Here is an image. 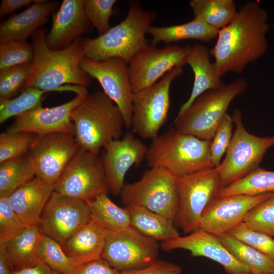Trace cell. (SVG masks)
Wrapping results in <instances>:
<instances>
[{
  "label": "cell",
  "mask_w": 274,
  "mask_h": 274,
  "mask_svg": "<svg viewBox=\"0 0 274 274\" xmlns=\"http://www.w3.org/2000/svg\"><path fill=\"white\" fill-rule=\"evenodd\" d=\"M270 26L267 12L257 2L245 4L233 20L219 30L210 50L220 75L242 73L263 55L268 47L266 34Z\"/></svg>",
  "instance_id": "6da1fadb"
},
{
  "label": "cell",
  "mask_w": 274,
  "mask_h": 274,
  "mask_svg": "<svg viewBox=\"0 0 274 274\" xmlns=\"http://www.w3.org/2000/svg\"><path fill=\"white\" fill-rule=\"evenodd\" d=\"M46 30L40 28L32 36L33 58L29 75L21 90L29 87L52 91L88 93L86 87L91 78L81 67L84 56L81 39L65 48L53 50L46 44Z\"/></svg>",
  "instance_id": "7a4b0ae2"
},
{
  "label": "cell",
  "mask_w": 274,
  "mask_h": 274,
  "mask_svg": "<svg viewBox=\"0 0 274 274\" xmlns=\"http://www.w3.org/2000/svg\"><path fill=\"white\" fill-rule=\"evenodd\" d=\"M71 119L79 147L98 154L111 142L120 139L125 127L120 110L101 91L85 95L73 109Z\"/></svg>",
  "instance_id": "3957f363"
},
{
  "label": "cell",
  "mask_w": 274,
  "mask_h": 274,
  "mask_svg": "<svg viewBox=\"0 0 274 274\" xmlns=\"http://www.w3.org/2000/svg\"><path fill=\"white\" fill-rule=\"evenodd\" d=\"M156 15L136 3L131 4L127 16L119 24L97 37L81 40L84 57L95 61L120 58L128 63L150 44L146 35Z\"/></svg>",
  "instance_id": "277c9868"
},
{
  "label": "cell",
  "mask_w": 274,
  "mask_h": 274,
  "mask_svg": "<svg viewBox=\"0 0 274 274\" xmlns=\"http://www.w3.org/2000/svg\"><path fill=\"white\" fill-rule=\"evenodd\" d=\"M211 143L172 128L152 140L146 156L147 165L166 169L176 177L215 167Z\"/></svg>",
  "instance_id": "5b68a950"
},
{
  "label": "cell",
  "mask_w": 274,
  "mask_h": 274,
  "mask_svg": "<svg viewBox=\"0 0 274 274\" xmlns=\"http://www.w3.org/2000/svg\"><path fill=\"white\" fill-rule=\"evenodd\" d=\"M248 87L247 81L241 78L203 92L187 109L178 113L174 127L180 132L211 141L231 102Z\"/></svg>",
  "instance_id": "8992f818"
},
{
  "label": "cell",
  "mask_w": 274,
  "mask_h": 274,
  "mask_svg": "<svg viewBox=\"0 0 274 274\" xmlns=\"http://www.w3.org/2000/svg\"><path fill=\"white\" fill-rule=\"evenodd\" d=\"M220 165L177 177L174 222L186 234L198 229L201 215L220 189Z\"/></svg>",
  "instance_id": "52a82bcc"
},
{
  "label": "cell",
  "mask_w": 274,
  "mask_h": 274,
  "mask_svg": "<svg viewBox=\"0 0 274 274\" xmlns=\"http://www.w3.org/2000/svg\"><path fill=\"white\" fill-rule=\"evenodd\" d=\"M232 117L235 129L225 158L220 164V188L259 167L267 151L274 146V135L260 137L246 130L239 110H234Z\"/></svg>",
  "instance_id": "ba28073f"
},
{
  "label": "cell",
  "mask_w": 274,
  "mask_h": 274,
  "mask_svg": "<svg viewBox=\"0 0 274 274\" xmlns=\"http://www.w3.org/2000/svg\"><path fill=\"white\" fill-rule=\"evenodd\" d=\"M183 71V66L176 67L154 84L133 93L131 125L133 132L151 140L158 135L170 108L172 83Z\"/></svg>",
  "instance_id": "9c48e42d"
},
{
  "label": "cell",
  "mask_w": 274,
  "mask_h": 274,
  "mask_svg": "<svg viewBox=\"0 0 274 274\" xmlns=\"http://www.w3.org/2000/svg\"><path fill=\"white\" fill-rule=\"evenodd\" d=\"M177 177L159 167H151L138 181L125 184L120 196L125 207L138 205L175 221Z\"/></svg>",
  "instance_id": "30bf717a"
},
{
  "label": "cell",
  "mask_w": 274,
  "mask_h": 274,
  "mask_svg": "<svg viewBox=\"0 0 274 274\" xmlns=\"http://www.w3.org/2000/svg\"><path fill=\"white\" fill-rule=\"evenodd\" d=\"M54 191L85 201L108 194L101 156L79 148L62 171Z\"/></svg>",
  "instance_id": "8fae6325"
},
{
  "label": "cell",
  "mask_w": 274,
  "mask_h": 274,
  "mask_svg": "<svg viewBox=\"0 0 274 274\" xmlns=\"http://www.w3.org/2000/svg\"><path fill=\"white\" fill-rule=\"evenodd\" d=\"M159 245L131 226L118 231L108 232L101 255L120 272L147 266L157 259Z\"/></svg>",
  "instance_id": "7c38bea8"
},
{
  "label": "cell",
  "mask_w": 274,
  "mask_h": 274,
  "mask_svg": "<svg viewBox=\"0 0 274 274\" xmlns=\"http://www.w3.org/2000/svg\"><path fill=\"white\" fill-rule=\"evenodd\" d=\"M156 46L150 43L128 62L133 93L152 86L175 67L186 64L190 46Z\"/></svg>",
  "instance_id": "4fadbf2b"
},
{
  "label": "cell",
  "mask_w": 274,
  "mask_h": 274,
  "mask_svg": "<svg viewBox=\"0 0 274 274\" xmlns=\"http://www.w3.org/2000/svg\"><path fill=\"white\" fill-rule=\"evenodd\" d=\"M91 219L86 201L53 191L41 214L38 227L42 234L63 246L78 229Z\"/></svg>",
  "instance_id": "5bb4252c"
},
{
  "label": "cell",
  "mask_w": 274,
  "mask_h": 274,
  "mask_svg": "<svg viewBox=\"0 0 274 274\" xmlns=\"http://www.w3.org/2000/svg\"><path fill=\"white\" fill-rule=\"evenodd\" d=\"M80 65L91 78L98 81L103 92L120 110L125 127L131 128L133 92L128 63L120 58L95 61L84 56Z\"/></svg>",
  "instance_id": "9a60e30c"
},
{
  "label": "cell",
  "mask_w": 274,
  "mask_h": 274,
  "mask_svg": "<svg viewBox=\"0 0 274 274\" xmlns=\"http://www.w3.org/2000/svg\"><path fill=\"white\" fill-rule=\"evenodd\" d=\"M79 148L72 133L58 132L38 136L28 152L35 163L36 177L55 184Z\"/></svg>",
  "instance_id": "2e32d148"
},
{
  "label": "cell",
  "mask_w": 274,
  "mask_h": 274,
  "mask_svg": "<svg viewBox=\"0 0 274 274\" xmlns=\"http://www.w3.org/2000/svg\"><path fill=\"white\" fill-rule=\"evenodd\" d=\"M147 146L133 132L114 140L104 148L101 157L109 192L120 195L125 175L133 165L138 166L146 158Z\"/></svg>",
  "instance_id": "e0dca14e"
},
{
  "label": "cell",
  "mask_w": 274,
  "mask_h": 274,
  "mask_svg": "<svg viewBox=\"0 0 274 274\" xmlns=\"http://www.w3.org/2000/svg\"><path fill=\"white\" fill-rule=\"evenodd\" d=\"M271 193L215 197L203 211L199 228L215 235L229 232L243 222L246 214Z\"/></svg>",
  "instance_id": "ac0fdd59"
},
{
  "label": "cell",
  "mask_w": 274,
  "mask_h": 274,
  "mask_svg": "<svg viewBox=\"0 0 274 274\" xmlns=\"http://www.w3.org/2000/svg\"><path fill=\"white\" fill-rule=\"evenodd\" d=\"M86 95L76 94L68 101L53 107L44 108L41 105L15 117L6 131L29 132L38 136L58 132L74 134L72 112Z\"/></svg>",
  "instance_id": "d6986e66"
},
{
  "label": "cell",
  "mask_w": 274,
  "mask_h": 274,
  "mask_svg": "<svg viewBox=\"0 0 274 274\" xmlns=\"http://www.w3.org/2000/svg\"><path fill=\"white\" fill-rule=\"evenodd\" d=\"M160 248L164 251L185 250L193 257L207 258L220 264L228 274L250 271L230 253L217 235L201 228L162 242Z\"/></svg>",
  "instance_id": "ffe728a7"
},
{
  "label": "cell",
  "mask_w": 274,
  "mask_h": 274,
  "mask_svg": "<svg viewBox=\"0 0 274 274\" xmlns=\"http://www.w3.org/2000/svg\"><path fill=\"white\" fill-rule=\"evenodd\" d=\"M52 23L45 41L51 50L66 48L86 32L91 23L85 11L84 0H63L52 16Z\"/></svg>",
  "instance_id": "44dd1931"
},
{
  "label": "cell",
  "mask_w": 274,
  "mask_h": 274,
  "mask_svg": "<svg viewBox=\"0 0 274 274\" xmlns=\"http://www.w3.org/2000/svg\"><path fill=\"white\" fill-rule=\"evenodd\" d=\"M57 6L55 1L35 0L22 12L15 14L0 24V43L26 41L53 14Z\"/></svg>",
  "instance_id": "7402d4cb"
},
{
  "label": "cell",
  "mask_w": 274,
  "mask_h": 274,
  "mask_svg": "<svg viewBox=\"0 0 274 274\" xmlns=\"http://www.w3.org/2000/svg\"><path fill=\"white\" fill-rule=\"evenodd\" d=\"M55 185L35 177L8 196L12 208L24 224L38 226Z\"/></svg>",
  "instance_id": "603a6c76"
},
{
  "label": "cell",
  "mask_w": 274,
  "mask_h": 274,
  "mask_svg": "<svg viewBox=\"0 0 274 274\" xmlns=\"http://www.w3.org/2000/svg\"><path fill=\"white\" fill-rule=\"evenodd\" d=\"M108 231L93 219L75 231L62 248L77 265L101 259Z\"/></svg>",
  "instance_id": "cb8c5ba5"
},
{
  "label": "cell",
  "mask_w": 274,
  "mask_h": 274,
  "mask_svg": "<svg viewBox=\"0 0 274 274\" xmlns=\"http://www.w3.org/2000/svg\"><path fill=\"white\" fill-rule=\"evenodd\" d=\"M210 50L206 46L196 44L191 47L186 60L194 73V79L191 94L180 107L178 113L187 109L203 92L217 89L224 85L222 77L214 63L210 59Z\"/></svg>",
  "instance_id": "d4e9b609"
},
{
  "label": "cell",
  "mask_w": 274,
  "mask_h": 274,
  "mask_svg": "<svg viewBox=\"0 0 274 274\" xmlns=\"http://www.w3.org/2000/svg\"><path fill=\"white\" fill-rule=\"evenodd\" d=\"M219 30L199 19L194 18L189 22L171 26H151L147 33L151 37V43L157 45L160 42L166 44L185 40H196L209 43L216 38Z\"/></svg>",
  "instance_id": "484cf974"
},
{
  "label": "cell",
  "mask_w": 274,
  "mask_h": 274,
  "mask_svg": "<svg viewBox=\"0 0 274 274\" xmlns=\"http://www.w3.org/2000/svg\"><path fill=\"white\" fill-rule=\"evenodd\" d=\"M42 234L36 225L27 226L17 236L5 242L13 271L30 267L43 262L39 255Z\"/></svg>",
  "instance_id": "4316f807"
},
{
  "label": "cell",
  "mask_w": 274,
  "mask_h": 274,
  "mask_svg": "<svg viewBox=\"0 0 274 274\" xmlns=\"http://www.w3.org/2000/svg\"><path fill=\"white\" fill-rule=\"evenodd\" d=\"M125 207L129 214L130 226L142 234L162 243L180 235L173 220L140 206Z\"/></svg>",
  "instance_id": "83f0119b"
},
{
  "label": "cell",
  "mask_w": 274,
  "mask_h": 274,
  "mask_svg": "<svg viewBox=\"0 0 274 274\" xmlns=\"http://www.w3.org/2000/svg\"><path fill=\"white\" fill-rule=\"evenodd\" d=\"M86 202L90 209L91 219L108 232H118L130 226L127 208L116 204L108 194H100Z\"/></svg>",
  "instance_id": "f1b7e54d"
},
{
  "label": "cell",
  "mask_w": 274,
  "mask_h": 274,
  "mask_svg": "<svg viewBox=\"0 0 274 274\" xmlns=\"http://www.w3.org/2000/svg\"><path fill=\"white\" fill-rule=\"evenodd\" d=\"M36 170L29 153L0 163V196H9L35 177Z\"/></svg>",
  "instance_id": "f546056e"
},
{
  "label": "cell",
  "mask_w": 274,
  "mask_h": 274,
  "mask_svg": "<svg viewBox=\"0 0 274 274\" xmlns=\"http://www.w3.org/2000/svg\"><path fill=\"white\" fill-rule=\"evenodd\" d=\"M230 253L255 274H274V260L228 233L217 235Z\"/></svg>",
  "instance_id": "4dcf8cb0"
},
{
  "label": "cell",
  "mask_w": 274,
  "mask_h": 274,
  "mask_svg": "<svg viewBox=\"0 0 274 274\" xmlns=\"http://www.w3.org/2000/svg\"><path fill=\"white\" fill-rule=\"evenodd\" d=\"M189 6L194 18L218 30L229 24L237 12L232 0H191Z\"/></svg>",
  "instance_id": "1f68e13d"
},
{
  "label": "cell",
  "mask_w": 274,
  "mask_h": 274,
  "mask_svg": "<svg viewBox=\"0 0 274 274\" xmlns=\"http://www.w3.org/2000/svg\"><path fill=\"white\" fill-rule=\"evenodd\" d=\"M274 192V172L259 167L242 179L220 188L217 196L258 195Z\"/></svg>",
  "instance_id": "d6a6232c"
},
{
  "label": "cell",
  "mask_w": 274,
  "mask_h": 274,
  "mask_svg": "<svg viewBox=\"0 0 274 274\" xmlns=\"http://www.w3.org/2000/svg\"><path fill=\"white\" fill-rule=\"evenodd\" d=\"M51 92L37 88H27L17 96L8 99H0V123L16 117L42 105L43 95Z\"/></svg>",
  "instance_id": "836d02e7"
},
{
  "label": "cell",
  "mask_w": 274,
  "mask_h": 274,
  "mask_svg": "<svg viewBox=\"0 0 274 274\" xmlns=\"http://www.w3.org/2000/svg\"><path fill=\"white\" fill-rule=\"evenodd\" d=\"M39 255L44 263L61 274H74L79 266L67 256L60 244L43 234L39 244Z\"/></svg>",
  "instance_id": "e575fe53"
},
{
  "label": "cell",
  "mask_w": 274,
  "mask_h": 274,
  "mask_svg": "<svg viewBox=\"0 0 274 274\" xmlns=\"http://www.w3.org/2000/svg\"><path fill=\"white\" fill-rule=\"evenodd\" d=\"M38 135L29 132H8L0 134V163L28 153Z\"/></svg>",
  "instance_id": "d590c367"
},
{
  "label": "cell",
  "mask_w": 274,
  "mask_h": 274,
  "mask_svg": "<svg viewBox=\"0 0 274 274\" xmlns=\"http://www.w3.org/2000/svg\"><path fill=\"white\" fill-rule=\"evenodd\" d=\"M243 222L253 230L274 237V192L252 209Z\"/></svg>",
  "instance_id": "8d00e7d4"
},
{
  "label": "cell",
  "mask_w": 274,
  "mask_h": 274,
  "mask_svg": "<svg viewBox=\"0 0 274 274\" xmlns=\"http://www.w3.org/2000/svg\"><path fill=\"white\" fill-rule=\"evenodd\" d=\"M33 58L32 43L15 41L0 43V71L30 62Z\"/></svg>",
  "instance_id": "74e56055"
},
{
  "label": "cell",
  "mask_w": 274,
  "mask_h": 274,
  "mask_svg": "<svg viewBox=\"0 0 274 274\" xmlns=\"http://www.w3.org/2000/svg\"><path fill=\"white\" fill-rule=\"evenodd\" d=\"M31 67V62L0 71V99L13 97L22 90Z\"/></svg>",
  "instance_id": "f35d334b"
},
{
  "label": "cell",
  "mask_w": 274,
  "mask_h": 274,
  "mask_svg": "<svg viewBox=\"0 0 274 274\" xmlns=\"http://www.w3.org/2000/svg\"><path fill=\"white\" fill-rule=\"evenodd\" d=\"M228 233L274 260L273 237L251 229L243 222Z\"/></svg>",
  "instance_id": "ab89813d"
},
{
  "label": "cell",
  "mask_w": 274,
  "mask_h": 274,
  "mask_svg": "<svg viewBox=\"0 0 274 274\" xmlns=\"http://www.w3.org/2000/svg\"><path fill=\"white\" fill-rule=\"evenodd\" d=\"M116 0H85L86 14L91 24L97 30L99 35L107 31L111 27L109 20L114 14L113 7Z\"/></svg>",
  "instance_id": "60d3db41"
},
{
  "label": "cell",
  "mask_w": 274,
  "mask_h": 274,
  "mask_svg": "<svg viewBox=\"0 0 274 274\" xmlns=\"http://www.w3.org/2000/svg\"><path fill=\"white\" fill-rule=\"evenodd\" d=\"M27 227L12 208L8 196H0V240L8 242Z\"/></svg>",
  "instance_id": "b9f144b4"
},
{
  "label": "cell",
  "mask_w": 274,
  "mask_h": 274,
  "mask_svg": "<svg viewBox=\"0 0 274 274\" xmlns=\"http://www.w3.org/2000/svg\"><path fill=\"white\" fill-rule=\"evenodd\" d=\"M233 124L232 116L227 113L211 140L210 152L215 167L221 164L222 158L230 145L233 135Z\"/></svg>",
  "instance_id": "7bdbcfd3"
},
{
  "label": "cell",
  "mask_w": 274,
  "mask_h": 274,
  "mask_svg": "<svg viewBox=\"0 0 274 274\" xmlns=\"http://www.w3.org/2000/svg\"><path fill=\"white\" fill-rule=\"evenodd\" d=\"M182 268L173 263L157 259L138 269L120 272V274H181Z\"/></svg>",
  "instance_id": "ee69618b"
},
{
  "label": "cell",
  "mask_w": 274,
  "mask_h": 274,
  "mask_svg": "<svg viewBox=\"0 0 274 274\" xmlns=\"http://www.w3.org/2000/svg\"><path fill=\"white\" fill-rule=\"evenodd\" d=\"M105 260L100 259L79 265L74 274H120Z\"/></svg>",
  "instance_id": "f6af8a7d"
},
{
  "label": "cell",
  "mask_w": 274,
  "mask_h": 274,
  "mask_svg": "<svg viewBox=\"0 0 274 274\" xmlns=\"http://www.w3.org/2000/svg\"><path fill=\"white\" fill-rule=\"evenodd\" d=\"M35 1L32 0H3L0 5L1 18L23 7H27Z\"/></svg>",
  "instance_id": "bcb514c9"
},
{
  "label": "cell",
  "mask_w": 274,
  "mask_h": 274,
  "mask_svg": "<svg viewBox=\"0 0 274 274\" xmlns=\"http://www.w3.org/2000/svg\"><path fill=\"white\" fill-rule=\"evenodd\" d=\"M11 274H61L54 270L45 263L41 262L32 267L16 271Z\"/></svg>",
  "instance_id": "7dc6e473"
},
{
  "label": "cell",
  "mask_w": 274,
  "mask_h": 274,
  "mask_svg": "<svg viewBox=\"0 0 274 274\" xmlns=\"http://www.w3.org/2000/svg\"><path fill=\"white\" fill-rule=\"evenodd\" d=\"M12 271L5 242L0 240V274H11Z\"/></svg>",
  "instance_id": "c3c4849f"
},
{
  "label": "cell",
  "mask_w": 274,
  "mask_h": 274,
  "mask_svg": "<svg viewBox=\"0 0 274 274\" xmlns=\"http://www.w3.org/2000/svg\"><path fill=\"white\" fill-rule=\"evenodd\" d=\"M236 274H255L250 271H243V272H239V273H237Z\"/></svg>",
  "instance_id": "681fc988"
},
{
  "label": "cell",
  "mask_w": 274,
  "mask_h": 274,
  "mask_svg": "<svg viewBox=\"0 0 274 274\" xmlns=\"http://www.w3.org/2000/svg\"><path fill=\"white\" fill-rule=\"evenodd\" d=\"M270 26H274V23L272 24H270Z\"/></svg>",
  "instance_id": "f907efd6"
}]
</instances>
